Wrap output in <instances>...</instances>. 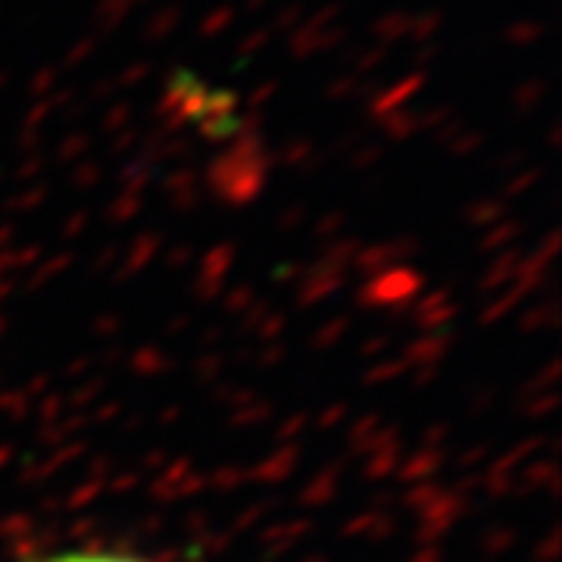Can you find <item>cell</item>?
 Returning <instances> with one entry per match:
<instances>
[{
    "instance_id": "6da1fadb",
    "label": "cell",
    "mask_w": 562,
    "mask_h": 562,
    "mask_svg": "<svg viewBox=\"0 0 562 562\" xmlns=\"http://www.w3.org/2000/svg\"><path fill=\"white\" fill-rule=\"evenodd\" d=\"M41 562H144V560H132V557H120V553L76 550V553H60V557H50V560H41Z\"/></svg>"
}]
</instances>
